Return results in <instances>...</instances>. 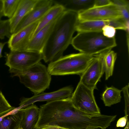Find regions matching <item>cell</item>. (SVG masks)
<instances>
[{
  "label": "cell",
  "instance_id": "obj_14",
  "mask_svg": "<svg viewBox=\"0 0 129 129\" xmlns=\"http://www.w3.org/2000/svg\"><path fill=\"white\" fill-rule=\"evenodd\" d=\"M59 16L42 28L33 36L27 46L25 51L42 53L43 49Z\"/></svg>",
  "mask_w": 129,
  "mask_h": 129
},
{
  "label": "cell",
  "instance_id": "obj_34",
  "mask_svg": "<svg viewBox=\"0 0 129 129\" xmlns=\"http://www.w3.org/2000/svg\"><path fill=\"white\" fill-rule=\"evenodd\" d=\"M124 129H129V121L128 120L127 121L126 125Z\"/></svg>",
  "mask_w": 129,
  "mask_h": 129
},
{
  "label": "cell",
  "instance_id": "obj_26",
  "mask_svg": "<svg viewBox=\"0 0 129 129\" xmlns=\"http://www.w3.org/2000/svg\"><path fill=\"white\" fill-rule=\"evenodd\" d=\"M129 84L123 87L121 90L123 93L125 102L124 112L125 115L128 116L129 110Z\"/></svg>",
  "mask_w": 129,
  "mask_h": 129
},
{
  "label": "cell",
  "instance_id": "obj_10",
  "mask_svg": "<svg viewBox=\"0 0 129 129\" xmlns=\"http://www.w3.org/2000/svg\"><path fill=\"white\" fill-rule=\"evenodd\" d=\"M40 20L11 35L7 43L10 51H25Z\"/></svg>",
  "mask_w": 129,
  "mask_h": 129
},
{
  "label": "cell",
  "instance_id": "obj_33",
  "mask_svg": "<svg viewBox=\"0 0 129 129\" xmlns=\"http://www.w3.org/2000/svg\"><path fill=\"white\" fill-rule=\"evenodd\" d=\"M3 4V0H0V12H2Z\"/></svg>",
  "mask_w": 129,
  "mask_h": 129
},
{
  "label": "cell",
  "instance_id": "obj_21",
  "mask_svg": "<svg viewBox=\"0 0 129 129\" xmlns=\"http://www.w3.org/2000/svg\"><path fill=\"white\" fill-rule=\"evenodd\" d=\"M117 56V53L111 49L103 53L102 61L106 80H108L113 75Z\"/></svg>",
  "mask_w": 129,
  "mask_h": 129
},
{
  "label": "cell",
  "instance_id": "obj_37",
  "mask_svg": "<svg viewBox=\"0 0 129 129\" xmlns=\"http://www.w3.org/2000/svg\"><path fill=\"white\" fill-rule=\"evenodd\" d=\"M17 129H22V128L21 127H19Z\"/></svg>",
  "mask_w": 129,
  "mask_h": 129
},
{
  "label": "cell",
  "instance_id": "obj_6",
  "mask_svg": "<svg viewBox=\"0 0 129 129\" xmlns=\"http://www.w3.org/2000/svg\"><path fill=\"white\" fill-rule=\"evenodd\" d=\"M5 55V65L9 68L12 77L23 73L43 59L42 52L32 51H10Z\"/></svg>",
  "mask_w": 129,
  "mask_h": 129
},
{
  "label": "cell",
  "instance_id": "obj_9",
  "mask_svg": "<svg viewBox=\"0 0 129 129\" xmlns=\"http://www.w3.org/2000/svg\"><path fill=\"white\" fill-rule=\"evenodd\" d=\"M103 52L95 55L86 69L80 76L79 82L93 90L97 89V84L104 73L102 61Z\"/></svg>",
  "mask_w": 129,
  "mask_h": 129
},
{
  "label": "cell",
  "instance_id": "obj_23",
  "mask_svg": "<svg viewBox=\"0 0 129 129\" xmlns=\"http://www.w3.org/2000/svg\"><path fill=\"white\" fill-rule=\"evenodd\" d=\"M15 108L11 106L0 91V117L11 112Z\"/></svg>",
  "mask_w": 129,
  "mask_h": 129
},
{
  "label": "cell",
  "instance_id": "obj_36",
  "mask_svg": "<svg viewBox=\"0 0 129 129\" xmlns=\"http://www.w3.org/2000/svg\"><path fill=\"white\" fill-rule=\"evenodd\" d=\"M83 129H97L96 128H87Z\"/></svg>",
  "mask_w": 129,
  "mask_h": 129
},
{
  "label": "cell",
  "instance_id": "obj_11",
  "mask_svg": "<svg viewBox=\"0 0 129 129\" xmlns=\"http://www.w3.org/2000/svg\"><path fill=\"white\" fill-rule=\"evenodd\" d=\"M54 4L53 0H38L32 9L19 22L13 33L41 20Z\"/></svg>",
  "mask_w": 129,
  "mask_h": 129
},
{
  "label": "cell",
  "instance_id": "obj_3",
  "mask_svg": "<svg viewBox=\"0 0 129 129\" xmlns=\"http://www.w3.org/2000/svg\"><path fill=\"white\" fill-rule=\"evenodd\" d=\"M80 53L94 55L111 49L117 46L115 37L107 38L102 31L78 33L71 44Z\"/></svg>",
  "mask_w": 129,
  "mask_h": 129
},
{
  "label": "cell",
  "instance_id": "obj_35",
  "mask_svg": "<svg viewBox=\"0 0 129 129\" xmlns=\"http://www.w3.org/2000/svg\"><path fill=\"white\" fill-rule=\"evenodd\" d=\"M3 16L2 12H0V20L1 19V18Z\"/></svg>",
  "mask_w": 129,
  "mask_h": 129
},
{
  "label": "cell",
  "instance_id": "obj_29",
  "mask_svg": "<svg viewBox=\"0 0 129 129\" xmlns=\"http://www.w3.org/2000/svg\"><path fill=\"white\" fill-rule=\"evenodd\" d=\"M128 120V116L125 115L124 116L119 118L118 120L116 126L117 127H124L127 121Z\"/></svg>",
  "mask_w": 129,
  "mask_h": 129
},
{
  "label": "cell",
  "instance_id": "obj_2",
  "mask_svg": "<svg viewBox=\"0 0 129 129\" xmlns=\"http://www.w3.org/2000/svg\"><path fill=\"white\" fill-rule=\"evenodd\" d=\"M77 109L71 97L48 102L40 106L39 118L34 129L52 125L68 129H76L75 116Z\"/></svg>",
  "mask_w": 129,
  "mask_h": 129
},
{
  "label": "cell",
  "instance_id": "obj_7",
  "mask_svg": "<svg viewBox=\"0 0 129 129\" xmlns=\"http://www.w3.org/2000/svg\"><path fill=\"white\" fill-rule=\"evenodd\" d=\"M74 106L78 109L88 113L101 114L91 90L79 82L71 97Z\"/></svg>",
  "mask_w": 129,
  "mask_h": 129
},
{
  "label": "cell",
  "instance_id": "obj_20",
  "mask_svg": "<svg viewBox=\"0 0 129 129\" xmlns=\"http://www.w3.org/2000/svg\"><path fill=\"white\" fill-rule=\"evenodd\" d=\"M121 90L112 86L106 87L102 94L101 98L105 106H111L120 102L121 98Z\"/></svg>",
  "mask_w": 129,
  "mask_h": 129
},
{
  "label": "cell",
  "instance_id": "obj_27",
  "mask_svg": "<svg viewBox=\"0 0 129 129\" xmlns=\"http://www.w3.org/2000/svg\"><path fill=\"white\" fill-rule=\"evenodd\" d=\"M102 31L104 35L107 38H111L115 37L116 29L112 26L106 25L103 27Z\"/></svg>",
  "mask_w": 129,
  "mask_h": 129
},
{
  "label": "cell",
  "instance_id": "obj_16",
  "mask_svg": "<svg viewBox=\"0 0 129 129\" xmlns=\"http://www.w3.org/2000/svg\"><path fill=\"white\" fill-rule=\"evenodd\" d=\"M55 4L62 5L65 11L78 13L93 7L95 0H53Z\"/></svg>",
  "mask_w": 129,
  "mask_h": 129
},
{
  "label": "cell",
  "instance_id": "obj_25",
  "mask_svg": "<svg viewBox=\"0 0 129 129\" xmlns=\"http://www.w3.org/2000/svg\"><path fill=\"white\" fill-rule=\"evenodd\" d=\"M117 6L121 11L122 17V19L125 23L127 29H129V6Z\"/></svg>",
  "mask_w": 129,
  "mask_h": 129
},
{
  "label": "cell",
  "instance_id": "obj_18",
  "mask_svg": "<svg viewBox=\"0 0 129 129\" xmlns=\"http://www.w3.org/2000/svg\"><path fill=\"white\" fill-rule=\"evenodd\" d=\"M24 112L22 108L13 114L0 117V129H17L20 127Z\"/></svg>",
  "mask_w": 129,
  "mask_h": 129
},
{
  "label": "cell",
  "instance_id": "obj_12",
  "mask_svg": "<svg viewBox=\"0 0 129 129\" xmlns=\"http://www.w3.org/2000/svg\"><path fill=\"white\" fill-rule=\"evenodd\" d=\"M73 88L71 86H66L52 92H42L34 95L30 98H23L21 101L20 108H24L37 102H49L62 99L71 96Z\"/></svg>",
  "mask_w": 129,
  "mask_h": 129
},
{
  "label": "cell",
  "instance_id": "obj_13",
  "mask_svg": "<svg viewBox=\"0 0 129 129\" xmlns=\"http://www.w3.org/2000/svg\"><path fill=\"white\" fill-rule=\"evenodd\" d=\"M106 25L112 26L115 29L128 31L122 18L103 20L80 22L79 21L76 28L78 33L102 31Z\"/></svg>",
  "mask_w": 129,
  "mask_h": 129
},
{
  "label": "cell",
  "instance_id": "obj_5",
  "mask_svg": "<svg viewBox=\"0 0 129 129\" xmlns=\"http://www.w3.org/2000/svg\"><path fill=\"white\" fill-rule=\"evenodd\" d=\"M16 76L18 77L20 82L34 95L43 92L48 88L51 79L47 68L40 62Z\"/></svg>",
  "mask_w": 129,
  "mask_h": 129
},
{
  "label": "cell",
  "instance_id": "obj_24",
  "mask_svg": "<svg viewBox=\"0 0 129 129\" xmlns=\"http://www.w3.org/2000/svg\"><path fill=\"white\" fill-rule=\"evenodd\" d=\"M12 34L9 19L0 20V39H4L5 37L9 38Z\"/></svg>",
  "mask_w": 129,
  "mask_h": 129
},
{
  "label": "cell",
  "instance_id": "obj_4",
  "mask_svg": "<svg viewBox=\"0 0 129 129\" xmlns=\"http://www.w3.org/2000/svg\"><path fill=\"white\" fill-rule=\"evenodd\" d=\"M94 55L80 53L63 56L49 63L47 68L51 75L76 74L80 76L93 59Z\"/></svg>",
  "mask_w": 129,
  "mask_h": 129
},
{
  "label": "cell",
  "instance_id": "obj_30",
  "mask_svg": "<svg viewBox=\"0 0 129 129\" xmlns=\"http://www.w3.org/2000/svg\"><path fill=\"white\" fill-rule=\"evenodd\" d=\"M112 4L117 6H129V1L126 0H111Z\"/></svg>",
  "mask_w": 129,
  "mask_h": 129
},
{
  "label": "cell",
  "instance_id": "obj_22",
  "mask_svg": "<svg viewBox=\"0 0 129 129\" xmlns=\"http://www.w3.org/2000/svg\"><path fill=\"white\" fill-rule=\"evenodd\" d=\"M20 0H3V16L11 18L17 8Z\"/></svg>",
  "mask_w": 129,
  "mask_h": 129
},
{
  "label": "cell",
  "instance_id": "obj_28",
  "mask_svg": "<svg viewBox=\"0 0 129 129\" xmlns=\"http://www.w3.org/2000/svg\"><path fill=\"white\" fill-rule=\"evenodd\" d=\"M112 4L111 0H95L93 7H103Z\"/></svg>",
  "mask_w": 129,
  "mask_h": 129
},
{
  "label": "cell",
  "instance_id": "obj_15",
  "mask_svg": "<svg viewBox=\"0 0 129 129\" xmlns=\"http://www.w3.org/2000/svg\"><path fill=\"white\" fill-rule=\"evenodd\" d=\"M38 0H20L13 16L9 19L11 33L13 34L23 17L33 8Z\"/></svg>",
  "mask_w": 129,
  "mask_h": 129
},
{
  "label": "cell",
  "instance_id": "obj_31",
  "mask_svg": "<svg viewBox=\"0 0 129 129\" xmlns=\"http://www.w3.org/2000/svg\"><path fill=\"white\" fill-rule=\"evenodd\" d=\"M41 129H68L54 125H46Z\"/></svg>",
  "mask_w": 129,
  "mask_h": 129
},
{
  "label": "cell",
  "instance_id": "obj_8",
  "mask_svg": "<svg viewBox=\"0 0 129 129\" xmlns=\"http://www.w3.org/2000/svg\"><path fill=\"white\" fill-rule=\"evenodd\" d=\"M78 16L80 22L122 18L120 10L112 3L103 7H93L78 13Z\"/></svg>",
  "mask_w": 129,
  "mask_h": 129
},
{
  "label": "cell",
  "instance_id": "obj_19",
  "mask_svg": "<svg viewBox=\"0 0 129 129\" xmlns=\"http://www.w3.org/2000/svg\"><path fill=\"white\" fill-rule=\"evenodd\" d=\"M64 11V7L62 5L55 4L40 20L33 36L42 28L58 16Z\"/></svg>",
  "mask_w": 129,
  "mask_h": 129
},
{
  "label": "cell",
  "instance_id": "obj_32",
  "mask_svg": "<svg viewBox=\"0 0 129 129\" xmlns=\"http://www.w3.org/2000/svg\"><path fill=\"white\" fill-rule=\"evenodd\" d=\"M7 43V42L4 43L0 42V58L3 57L2 53L3 48L5 45Z\"/></svg>",
  "mask_w": 129,
  "mask_h": 129
},
{
  "label": "cell",
  "instance_id": "obj_1",
  "mask_svg": "<svg viewBox=\"0 0 129 129\" xmlns=\"http://www.w3.org/2000/svg\"><path fill=\"white\" fill-rule=\"evenodd\" d=\"M78 22L75 12L64 11L59 16L42 51L45 62H53L63 56L71 44Z\"/></svg>",
  "mask_w": 129,
  "mask_h": 129
},
{
  "label": "cell",
  "instance_id": "obj_17",
  "mask_svg": "<svg viewBox=\"0 0 129 129\" xmlns=\"http://www.w3.org/2000/svg\"><path fill=\"white\" fill-rule=\"evenodd\" d=\"M22 109L24 114L20 127L22 129H34L39 118V108L33 104Z\"/></svg>",
  "mask_w": 129,
  "mask_h": 129
}]
</instances>
